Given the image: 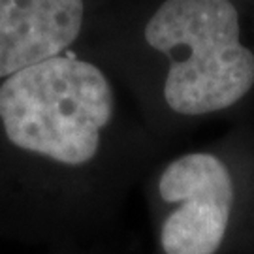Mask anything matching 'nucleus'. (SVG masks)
<instances>
[{
    "instance_id": "nucleus-1",
    "label": "nucleus",
    "mask_w": 254,
    "mask_h": 254,
    "mask_svg": "<svg viewBox=\"0 0 254 254\" xmlns=\"http://www.w3.org/2000/svg\"><path fill=\"white\" fill-rule=\"evenodd\" d=\"M72 51L149 83L173 117L217 115L254 92V2L115 0Z\"/></svg>"
},
{
    "instance_id": "nucleus-2",
    "label": "nucleus",
    "mask_w": 254,
    "mask_h": 254,
    "mask_svg": "<svg viewBox=\"0 0 254 254\" xmlns=\"http://www.w3.org/2000/svg\"><path fill=\"white\" fill-rule=\"evenodd\" d=\"M117 119L109 70L68 51L0 81V134L15 153L63 168L96 162Z\"/></svg>"
},
{
    "instance_id": "nucleus-3",
    "label": "nucleus",
    "mask_w": 254,
    "mask_h": 254,
    "mask_svg": "<svg viewBox=\"0 0 254 254\" xmlns=\"http://www.w3.org/2000/svg\"><path fill=\"white\" fill-rule=\"evenodd\" d=\"M158 194L179 207L162 226L166 254H215L226 236L234 205V177L215 153L175 158L158 177Z\"/></svg>"
},
{
    "instance_id": "nucleus-4",
    "label": "nucleus",
    "mask_w": 254,
    "mask_h": 254,
    "mask_svg": "<svg viewBox=\"0 0 254 254\" xmlns=\"http://www.w3.org/2000/svg\"><path fill=\"white\" fill-rule=\"evenodd\" d=\"M115 0H0V81L79 47Z\"/></svg>"
},
{
    "instance_id": "nucleus-5",
    "label": "nucleus",
    "mask_w": 254,
    "mask_h": 254,
    "mask_svg": "<svg viewBox=\"0 0 254 254\" xmlns=\"http://www.w3.org/2000/svg\"><path fill=\"white\" fill-rule=\"evenodd\" d=\"M243 2H254V0H243Z\"/></svg>"
}]
</instances>
